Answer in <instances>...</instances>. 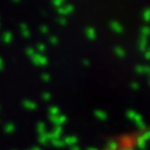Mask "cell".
Here are the masks:
<instances>
[{
    "label": "cell",
    "mask_w": 150,
    "mask_h": 150,
    "mask_svg": "<svg viewBox=\"0 0 150 150\" xmlns=\"http://www.w3.org/2000/svg\"><path fill=\"white\" fill-rule=\"evenodd\" d=\"M31 59H32L33 64L37 65V66H44V65L47 64V58L44 57V56L40 54V53H35Z\"/></svg>",
    "instance_id": "cell-1"
},
{
    "label": "cell",
    "mask_w": 150,
    "mask_h": 150,
    "mask_svg": "<svg viewBox=\"0 0 150 150\" xmlns=\"http://www.w3.org/2000/svg\"><path fill=\"white\" fill-rule=\"evenodd\" d=\"M73 12V6L72 5H69V4H64L63 6H60L59 8H58V13L60 14V16H67V14H70V13H72Z\"/></svg>",
    "instance_id": "cell-2"
},
{
    "label": "cell",
    "mask_w": 150,
    "mask_h": 150,
    "mask_svg": "<svg viewBox=\"0 0 150 150\" xmlns=\"http://www.w3.org/2000/svg\"><path fill=\"white\" fill-rule=\"evenodd\" d=\"M110 28L114 32H116V33H122L123 32V26L118 21H115V20L110 23Z\"/></svg>",
    "instance_id": "cell-3"
},
{
    "label": "cell",
    "mask_w": 150,
    "mask_h": 150,
    "mask_svg": "<svg viewBox=\"0 0 150 150\" xmlns=\"http://www.w3.org/2000/svg\"><path fill=\"white\" fill-rule=\"evenodd\" d=\"M85 35H86V38L90 39V40H95L96 39V30L92 28V27H88L85 30Z\"/></svg>",
    "instance_id": "cell-4"
},
{
    "label": "cell",
    "mask_w": 150,
    "mask_h": 150,
    "mask_svg": "<svg viewBox=\"0 0 150 150\" xmlns=\"http://www.w3.org/2000/svg\"><path fill=\"white\" fill-rule=\"evenodd\" d=\"M20 32H21L23 37H25V38H30L31 32H30V28H28V26H27V25L21 24V25H20Z\"/></svg>",
    "instance_id": "cell-5"
},
{
    "label": "cell",
    "mask_w": 150,
    "mask_h": 150,
    "mask_svg": "<svg viewBox=\"0 0 150 150\" xmlns=\"http://www.w3.org/2000/svg\"><path fill=\"white\" fill-rule=\"evenodd\" d=\"M138 47H139V50L145 51L148 49V38H143V37H141V39L138 42Z\"/></svg>",
    "instance_id": "cell-6"
},
{
    "label": "cell",
    "mask_w": 150,
    "mask_h": 150,
    "mask_svg": "<svg viewBox=\"0 0 150 150\" xmlns=\"http://www.w3.org/2000/svg\"><path fill=\"white\" fill-rule=\"evenodd\" d=\"M136 71L139 73H150V66L139 65V66H136Z\"/></svg>",
    "instance_id": "cell-7"
},
{
    "label": "cell",
    "mask_w": 150,
    "mask_h": 150,
    "mask_svg": "<svg viewBox=\"0 0 150 150\" xmlns=\"http://www.w3.org/2000/svg\"><path fill=\"white\" fill-rule=\"evenodd\" d=\"M35 52L37 53H43V52H45L46 51V45L45 44H43V43H39V44H37V46H35Z\"/></svg>",
    "instance_id": "cell-8"
},
{
    "label": "cell",
    "mask_w": 150,
    "mask_h": 150,
    "mask_svg": "<svg viewBox=\"0 0 150 150\" xmlns=\"http://www.w3.org/2000/svg\"><path fill=\"white\" fill-rule=\"evenodd\" d=\"M12 39H13V34H12L11 32H5V33H4V35H3V40H4L5 43H11Z\"/></svg>",
    "instance_id": "cell-9"
},
{
    "label": "cell",
    "mask_w": 150,
    "mask_h": 150,
    "mask_svg": "<svg viewBox=\"0 0 150 150\" xmlns=\"http://www.w3.org/2000/svg\"><path fill=\"white\" fill-rule=\"evenodd\" d=\"M149 35H150V27H148V26L142 27V30H141V37H143V38H148Z\"/></svg>",
    "instance_id": "cell-10"
},
{
    "label": "cell",
    "mask_w": 150,
    "mask_h": 150,
    "mask_svg": "<svg viewBox=\"0 0 150 150\" xmlns=\"http://www.w3.org/2000/svg\"><path fill=\"white\" fill-rule=\"evenodd\" d=\"M115 53H116V56L120 57V58H124V57H125V51H124L123 47H116V49H115Z\"/></svg>",
    "instance_id": "cell-11"
},
{
    "label": "cell",
    "mask_w": 150,
    "mask_h": 150,
    "mask_svg": "<svg viewBox=\"0 0 150 150\" xmlns=\"http://www.w3.org/2000/svg\"><path fill=\"white\" fill-rule=\"evenodd\" d=\"M35 53H37V52H35V50H34L33 47H28V49H26V54H27L28 58H32Z\"/></svg>",
    "instance_id": "cell-12"
},
{
    "label": "cell",
    "mask_w": 150,
    "mask_h": 150,
    "mask_svg": "<svg viewBox=\"0 0 150 150\" xmlns=\"http://www.w3.org/2000/svg\"><path fill=\"white\" fill-rule=\"evenodd\" d=\"M143 19L145 21H150V8H146L144 12H143Z\"/></svg>",
    "instance_id": "cell-13"
},
{
    "label": "cell",
    "mask_w": 150,
    "mask_h": 150,
    "mask_svg": "<svg viewBox=\"0 0 150 150\" xmlns=\"http://www.w3.org/2000/svg\"><path fill=\"white\" fill-rule=\"evenodd\" d=\"M64 1L65 0H52V3H53V5L56 6V7H60V6H63L64 5Z\"/></svg>",
    "instance_id": "cell-14"
},
{
    "label": "cell",
    "mask_w": 150,
    "mask_h": 150,
    "mask_svg": "<svg viewBox=\"0 0 150 150\" xmlns=\"http://www.w3.org/2000/svg\"><path fill=\"white\" fill-rule=\"evenodd\" d=\"M49 40H50V43H51V44H54V45H56V44H58V38H57L56 35L50 37V39H49Z\"/></svg>",
    "instance_id": "cell-15"
},
{
    "label": "cell",
    "mask_w": 150,
    "mask_h": 150,
    "mask_svg": "<svg viewBox=\"0 0 150 150\" xmlns=\"http://www.w3.org/2000/svg\"><path fill=\"white\" fill-rule=\"evenodd\" d=\"M58 23H59L60 25H66L67 20H66V18H64V17H60V18L58 19Z\"/></svg>",
    "instance_id": "cell-16"
},
{
    "label": "cell",
    "mask_w": 150,
    "mask_h": 150,
    "mask_svg": "<svg viewBox=\"0 0 150 150\" xmlns=\"http://www.w3.org/2000/svg\"><path fill=\"white\" fill-rule=\"evenodd\" d=\"M40 32L44 33V34L49 33V27L47 26H40Z\"/></svg>",
    "instance_id": "cell-17"
},
{
    "label": "cell",
    "mask_w": 150,
    "mask_h": 150,
    "mask_svg": "<svg viewBox=\"0 0 150 150\" xmlns=\"http://www.w3.org/2000/svg\"><path fill=\"white\" fill-rule=\"evenodd\" d=\"M144 56H145L146 59H150V49H146V50L144 51Z\"/></svg>",
    "instance_id": "cell-18"
},
{
    "label": "cell",
    "mask_w": 150,
    "mask_h": 150,
    "mask_svg": "<svg viewBox=\"0 0 150 150\" xmlns=\"http://www.w3.org/2000/svg\"><path fill=\"white\" fill-rule=\"evenodd\" d=\"M42 77H43V79H45V81H49V79H50V78H49V74H43Z\"/></svg>",
    "instance_id": "cell-19"
},
{
    "label": "cell",
    "mask_w": 150,
    "mask_h": 150,
    "mask_svg": "<svg viewBox=\"0 0 150 150\" xmlns=\"http://www.w3.org/2000/svg\"><path fill=\"white\" fill-rule=\"evenodd\" d=\"M4 67V62H3V59L1 58H0V70H1Z\"/></svg>",
    "instance_id": "cell-20"
},
{
    "label": "cell",
    "mask_w": 150,
    "mask_h": 150,
    "mask_svg": "<svg viewBox=\"0 0 150 150\" xmlns=\"http://www.w3.org/2000/svg\"><path fill=\"white\" fill-rule=\"evenodd\" d=\"M83 64H84L85 66H89V65H90V63H89L88 60H84V62H83Z\"/></svg>",
    "instance_id": "cell-21"
},
{
    "label": "cell",
    "mask_w": 150,
    "mask_h": 150,
    "mask_svg": "<svg viewBox=\"0 0 150 150\" xmlns=\"http://www.w3.org/2000/svg\"><path fill=\"white\" fill-rule=\"evenodd\" d=\"M12 1H14V3H19L20 0H12Z\"/></svg>",
    "instance_id": "cell-22"
}]
</instances>
